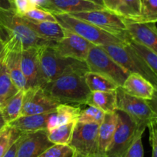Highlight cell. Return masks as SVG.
Listing matches in <instances>:
<instances>
[{"instance_id":"13","label":"cell","mask_w":157,"mask_h":157,"mask_svg":"<svg viewBox=\"0 0 157 157\" xmlns=\"http://www.w3.org/2000/svg\"><path fill=\"white\" fill-rule=\"evenodd\" d=\"M52 145L48 138L46 129L23 132L15 157H38Z\"/></svg>"},{"instance_id":"35","label":"cell","mask_w":157,"mask_h":157,"mask_svg":"<svg viewBox=\"0 0 157 157\" xmlns=\"http://www.w3.org/2000/svg\"><path fill=\"white\" fill-rule=\"evenodd\" d=\"M143 134L136 136L129 149L126 152L124 157H144V146L142 143Z\"/></svg>"},{"instance_id":"14","label":"cell","mask_w":157,"mask_h":157,"mask_svg":"<svg viewBox=\"0 0 157 157\" xmlns=\"http://www.w3.org/2000/svg\"><path fill=\"white\" fill-rule=\"evenodd\" d=\"M130 38L144 45L157 55V27L156 23L136 22L124 18Z\"/></svg>"},{"instance_id":"1","label":"cell","mask_w":157,"mask_h":157,"mask_svg":"<svg viewBox=\"0 0 157 157\" xmlns=\"http://www.w3.org/2000/svg\"><path fill=\"white\" fill-rule=\"evenodd\" d=\"M0 40L5 50L22 52L24 49L55 43L40 38L26 25L22 16L14 9L0 8Z\"/></svg>"},{"instance_id":"27","label":"cell","mask_w":157,"mask_h":157,"mask_svg":"<svg viewBox=\"0 0 157 157\" xmlns=\"http://www.w3.org/2000/svg\"><path fill=\"white\" fill-rule=\"evenodd\" d=\"M77 122L67 123L48 132V138L54 145H69Z\"/></svg>"},{"instance_id":"45","label":"cell","mask_w":157,"mask_h":157,"mask_svg":"<svg viewBox=\"0 0 157 157\" xmlns=\"http://www.w3.org/2000/svg\"><path fill=\"white\" fill-rule=\"evenodd\" d=\"M5 52V49H4V46H3V44L2 43L1 40H0V58H2Z\"/></svg>"},{"instance_id":"29","label":"cell","mask_w":157,"mask_h":157,"mask_svg":"<svg viewBox=\"0 0 157 157\" xmlns=\"http://www.w3.org/2000/svg\"><path fill=\"white\" fill-rule=\"evenodd\" d=\"M22 132L11 127L9 125L0 132V157H3L14 142L18 139Z\"/></svg>"},{"instance_id":"22","label":"cell","mask_w":157,"mask_h":157,"mask_svg":"<svg viewBox=\"0 0 157 157\" xmlns=\"http://www.w3.org/2000/svg\"><path fill=\"white\" fill-rule=\"evenodd\" d=\"M87 105L95 106L105 113H113L117 110L116 90L109 92H90Z\"/></svg>"},{"instance_id":"25","label":"cell","mask_w":157,"mask_h":157,"mask_svg":"<svg viewBox=\"0 0 157 157\" xmlns=\"http://www.w3.org/2000/svg\"><path fill=\"white\" fill-rule=\"evenodd\" d=\"M18 91L11 79L2 58H0V107Z\"/></svg>"},{"instance_id":"19","label":"cell","mask_w":157,"mask_h":157,"mask_svg":"<svg viewBox=\"0 0 157 157\" xmlns=\"http://www.w3.org/2000/svg\"><path fill=\"white\" fill-rule=\"evenodd\" d=\"M21 52L5 50L2 58L14 85L18 90L25 91L27 89V83L21 70Z\"/></svg>"},{"instance_id":"31","label":"cell","mask_w":157,"mask_h":157,"mask_svg":"<svg viewBox=\"0 0 157 157\" xmlns=\"http://www.w3.org/2000/svg\"><path fill=\"white\" fill-rule=\"evenodd\" d=\"M130 46L135 50V52L140 55L144 60L147 62V64L152 68L153 71L157 74V55L153 53L151 50L144 46V45L134 41L130 38L128 41Z\"/></svg>"},{"instance_id":"24","label":"cell","mask_w":157,"mask_h":157,"mask_svg":"<svg viewBox=\"0 0 157 157\" xmlns=\"http://www.w3.org/2000/svg\"><path fill=\"white\" fill-rule=\"evenodd\" d=\"M84 78L90 92H109L116 90L119 87L110 78L90 71L84 74Z\"/></svg>"},{"instance_id":"17","label":"cell","mask_w":157,"mask_h":157,"mask_svg":"<svg viewBox=\"0 0 157 157\" xmlns=\"http://www.w3.org/2000/svg\"><path fill=\"white\" fill-rule=\"evenodd\" d=\"M25 22L40 38L56 43L64 36V29L57 22H39L22 16Z\"/></svg>"},{"instance_id":"39","label":"cell","mask_w":157,"mask_h":157,"mask_svg":"<svg viewBox=\"0 0 157 157\" xmlns=\"http://www.w3.org/2000/svg\"><path fill=\"white\" fill-rule=\"evenodd\" d=\"M20 139H21V136H20L18 139H16L15 142H14L13 144L10 146V148L9 149V150L7 151V152L5 154V155L3 157H15L16 156L17 149H18V144H19Z\"/></svg>"},{"instance_id":"16","label":"cell","mask_w":157,"mask_h":157,"mask_svg":"<svg viewBox=\"0 0 157 157\" xmlns=\"http://www.w3.org/2000/svg\"><path fill=\"white\" fill-rule=\"evenodd\" d=\"M41 9L52 13L71 14L105 8L87 0H47Z\"/></svg>"},{"instance_id":"8","label":"cell","mask_w":157,"mask_h":157,"mask_svg":"<svg viewBox=\"0 0 157 157\" xmlns=\"http://www.w3.org/2000/svg\"><path fill=\"white\" fill-rule=\"evenodd\" d=\"M71 16L86 21L107 32L130 40L125 20L121 15L107 9L69 14Z\"/></svg>"},{"instance_id":"34","label":"cell","mask_w":157,"mask_h":157,"mask_svg":"<svg viewBox=\"0 0 157 157\" xmlns=\"http://www.w3.org/2000/svg\"><path fill=\"white\" fill-rule=\"evenodd\" d=\"M24 16L39 22H56L55 16L52 12L39 7H35L27 12Z\"/></svg>"},{"instance_id":"33","label":"cell","mask_w":157,"mask_h":157,"mask_svg":"<svg viewBox=\"0 0 157 157\" xmlns=\"http://www.w3.org/2000/svg\"><path fill=\"white\" fill-rule=\"evenodd\" d=\"M74 153L68 145H52L38 157H72Z\"/></svg>"},{"instance_id":"18","label":"cell","mask_w":157,"mask_h":157,"mask_svg":"<svg viewBox=\"0 0 157 157\" xmlns=\"http://www.w3.org/2000/svg\"><path fill=\"white\" fill-rule=\"evenodd\" d=\"M121 87L130 95L145 100L151 99L156 90L148 80L136 73H130Z\"/></svg>"},{"instance_id":"41","label":"cell","mask_w":157,"mask_h":157,"mask_svg":"<svg viewBox=\"0 0 157 157\" xmlns=\"http://www.w3.org/2000/svg\"><path fill=\"white\" fill-rule=\"evenodd\" d=\"M0 8L6 9H14L13 3L11 0H0Z\"/></svg>"},{"instance_id":"48","label":"cell","mask_w":157,"mask_h":157,"mask_svg":"<svg viewBox=\"0 0 157 157\" xmlns=\"http://www.w3.org/2000/svg\"><path fill=\"white\" fill-rule=\"evenodd\" d=\"M103 157H104V156H103Z\"/></svg>"},{"instance_id":"40","label":"cell","mask_w":157,"mask_h":157,"mask_svg":"<svg viewBox=\"0 0 157 157\" xmlns=\"http://www.w3.org/2000/svg\"><path fill=\"white\" fill-rule=\"evenodd\" d=\"M147 103H148L149 106H150V108H151L153 113H154L155 115H156V116L157 117V90L156 89L155 90L151 99L147 100Z\"/></svg>"},{"instance_id":"11","label":"cell","mask_w":157,"mask_h":157,"mask_svg":"<svg viewBox=\"0 0 157 157\" xmlns=\"http://www.w3.org/2000/svg\"><path fill=\"white\" fill-rule=\"evenodd\" d=\"M60 103L49 96L41 86L25 90L21 115H38L56 110Z\"/></svg>"},{"instance_id":"3","label":"cell","mask_w":157,"mask_h":157,"mask_svg":"<svg viewBox=\"0 0 157 157\" xmlns=\"http://www.w3.org/2000/svg\"><path fill=\"white\" fill-rule=\"evenodd\" d=\"M56 22L63 28L83 37L95 46L124 44L129 40L107 32L94 25L77 18L67 13H52Z\"/></svg>"},{"instance_id":"9","label":"cell","mask_w":157,"mask_h":157,"mask_svg":"<svg viewBox=\"0 0 157 157\" xmlns=\"http://www.w3.org/2000/svg\"><path fill=\"white\" fill-rule=\"evenodd\" d=\"M98 124L77 122L68 146L84 156L103 157L98 148Z\"/></svg>"},{"instance_id":"36","label":"cell","mask_w":157,"mask_h":157,"mask_svg":"<svg viewBox=\"0 0 157 157\" xmlns=\"http://www.w3.org/2000/svg\"><path fill=\"white\" fill-rule=\"evenodd\" d=\"M12 2H13L14 10L21 16H24L29 11L33 8L37 7L32 2L31 0H13Z\"/></svg>"},{"instance_id":"28","label":"cell","mask_w":157,"mask_h":157,"mask_svg":"<svg viewBox=\"0 0 157 157\" xmlns=\"http://www.w3.org/2000/svg\"><path fill=\"white\" fill-rule=\"evenodd\" d=\"M142 0H122L117 15L124 18L136 22L141 15Z\"/></svg>"},{"instance_id":"38","label":"cell","mask_w":157,"mask_h":157,"mask_svg":"<svg viewBox=\"0 0 157 157\" xmlns=\"http://www.w3.org/2000/svg\"><path fill=\"white\" fill-rule=\"evenodd\" d=\"M122 0H103L104 6L105 9L117 14L118 9L121 6Z\"/></svg>"},{"instance_id":"6","label":"cell","mask_w":157,"mask_h":157,"mask_svg":"<svg viewBox=\"0 0 157 157\" xmlns=\"http://www.w3.org/2000/svg\"><path fill=\"white\" fill-rule=\"evenodd\" d=\"M38 54L41 86L53 81L67 71L85 63V62L61 56L51 46L38 48Z\"/></svg>"},{"instance_id":"42","label":"cell","mask_w":157,"mask_h":157,"mask_svg":"<svg viewBox=\"0 0 157 157\" xmlns=\"http://www.w3.org/2000/svg\"><path fill=\"white\" fill-rule=\"evenodd\" d=\"M7 123H6V120H5L4 117H3L2 114L1 110H0V132L5 129L6 126H7Z\"/></svg>"},{"instance_id":"26","label":"cell","mask_w":157,"mask_h":157,"mask_svg":"<svg viewBox=\"0 0 157 157\" xmlns=\"http://www.w3.org/2000/svg\"><path fill=\"white\" fill-rule=\"evenodd\" d=\"M81 108L78 106L59 104L55 111L57 126H62L72 122H78Z\"/></svg>"},{"instance_id":"12","label":"cell","mask_w":157,"mask_h":157,"mask_svg":"<svg viewBox=\"0 0 157 157\" xmlns=\"http://www.w3.org/2000/svg\"><path fill=\"white\" fill-rule=\"evenodd\" d=\"M93 45L75 32L64 29V36L57 42L53 48L61 56L85 62Z\"/></svg>"},{"instance_id":"2","label":"cell","mask_w":157,"mask_h":157,"mask_svg":"<svg viewBox=\"0 0 157 157\" xmlns=\"http://www.w3.org/2000/svg\"><path fill=\"white\" fill-rule=\"evenodd\" d=\"M87 71L88 68L84 63L67 71L41 87L49 96L60 104L87 105L90 94L84 78V74Z\"/></svg>"},{"instance_id":"37","label":"cell","mask_w":157,"mask_h":157,"mask_svg":"<svg viewBox=\"0 0 157 157\" xmlns=\"http://www.w3.org/2000/svg\"><path fill=\"white\" fill-rule=\"evenodd\" d=\"M147 127L150 131V142L152 146V157H157V118L152 120Z\"/></svg>"},{"instance_id":"7","label":"cell","mask_w":157,"mask_h":157,"mask_svg":"<svg viewBox=\"0 0 157 157\" xmlns=\"http://www.w3.org/2000/svg\"><path fill=\"white\" fill-rule=\"evenodd\" d=\"M90 72L101 74L122 86L130 75L125 69L120 66L101 46L93 45L85 60Z\"/></svg>"},{"instance_id":"43","label":"cell","mask_w":157,"mask_h":157,"mask_svg":"<svg viewBox=\"0 0 157 157\" xmlns=\"http://www.w3.org/2000/svg\"><path fill=\"white\" fill-rule=\"evenodd\" d=\"M32 2L35 5V6L39 8H42L46 3L47 0H31Z\"/></svg>"},{"instance_id":"21","label":"cell","mask_w":157,"mask_h":157,"mask_svg":"<svg viewBox=\"0 0 157 157\" xmlns=\"http://www.w3.org/2000/svg\"><path fill=\"white\" fill-rule=\"evenodd\" d=\"M117 123L116 112L105 113L104 120L99 125L98 129V148L100 155L104 156L106 150L111 142Z\"/></svg>"},{"instance_id":"5","label":"cell","mask_w":157,"mask_h":157,"mask_svg":"<svg viewBox=\"0 0 157 157\" xmlns=\"http://www.w3.org/2000/svg\"><path fill=\"white\" fill-rule=\"evenodd\" d=\"M116 113V130L104 154L105 157H124L136 136L144 133L146 129V127L140 126L123 111L117 109Z\"/></svg>"},{"instance_id":"44","label":"cell","mask_w":157,"mask_h":157,"mask_svg":"<svg viewBox=\"0 0 157 157\" xmlns=\"http://www.w3.org/2000/svg\"><path fill=\"white\" fill-rule=\"evenodd\" d=\"M87 1L91 2H94V3H95V4L99 5V6H102V7L104 8V3H103V0H87Z\"/></svg>"},{"instance_id":"32","label":"cell","mask_w":157,"mask_h":157,"mask_svg":"<svg viewBox=\"0 0 157 157\" xmlns=\"http://www.w3.org/2000/svg\"><path fill=\"white\" fill-rule=\"evenodd\" d=\"M136 22H157V0H142L141 15Z\"/></svg>"},{"instance_id":"46","label":"cell","mask_w":157,"mask_h":157,"mask_svg":"<svg viewBox=\"0 0 157 157\" xmlns=\"http://www.w3.org/2000/svg\"><path fill=\"white\" fill-rule=\"evenodd\" d=\"M72 157H86V156H84V155H81V154H78V153H76V152H75Z\"/></svg>"},{"instance_id":"4","label":"cell","mask_w":157,"mask_h":157,"mask_svg":"<svg viewBox=\"0 0 157 157\" xmlns=\"http://www.w3.org/2000/svg\"><path fill=\"white\" fill-rule=\"evenodd\" d=\"M101 47L129 73L139 74L148 80L157 90V74L128 42L106 45Z\"/></svg>"},{"instance_id":"23","label":"cell","mask_w":157,"mask_h":157,"mask_svg":"<svg viewBox=\"0 0 157 157\" xmlns=\"http://www.w3.org/2000/svg\"><path fill=\"white\" fill-rule=\"evenodd\" d=\"M24 93V90H19L0 107L2 114L7 124L21 116Z\"/></svg>"},{"instance_id":"20","label":"cell","mask_w":157,"mask_h":157,"mask_svg":"<svg viewBox=\"0 0 157 157\" xmlns=\"http://www.w3.org/2000/svg\"><path fill=\"white\" fill-rule=\"evenodd\" d=\"M51 112L38 115H21L8 125L21 132L43 130L46 129L47 119Z\"/></svg>"},{"instance_id":"15","label":"cell","mask_w":157,"mask_h":157,"mask_svg":"<svg viewBox=\"0 0 157 157\" xmlns=\"http://www.w3.org/2000/svg\"><path fill=\"white\" fill-rule=\"evenodd\" d=\"M38 48H29L21 53V66L27 83V89L35 86H41L38 62Z\"/></svg>"},{"instance_id":"30","label":"cell","mask_w":157,"mask_h":157,"mask_svg":"<svg viewBox=\"0 0 157 157\" xmlns=\"http://www.w3.org/2000/svg\"><path fill=\"white\" fill-rule=\"evenodd\" d=\"M105 112L95 106L87 105V107L81 110L78 122L100 125L104 120Z\"/></svg>"},{"instance_id":"10","label":"cell","mask_w":157,"mask_h":157,"mask_svg":"<svg viewBox=\"0 0 157 157\" xmlns=\"http://www.w3.org/2000/svg\"><path fill=\"white\" fill-rule=\"evenodd\" d=\"M117 107L130 115L140 126L147 127L149 123L157 117L149 106L147 100L133 96L126 92L121 86L116 89Z\"/></svg>"},{"instance_id":"47","label":"cell","mask_w":157,"mask_h":157,"mask_svg":"<svg viewBox=\"0 0 157 157\" xmlns=\"http://www.w3.org/2000/svg\"><path fill=\"white\" fill-rule=\"evenodd\" d=\"M11 1H12H12H13V0H11ZM12 3H13V2H12Z\"/></svg>"}]
</instances>
